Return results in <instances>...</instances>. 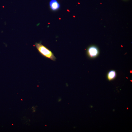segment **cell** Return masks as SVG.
Segmentation results:
<instances>
[{"label": "cell", "mask_w": 132, "mask_h": 132, "mask_svg": "<svg viewBox=\"0 0 132 132\" xmlns=\"http://www.w3.org/2000/svg\"><path fill=\"white\" fill-rule=\"evenodd\" d=\"M35 45L38 52L43 57L55 61L56 58L51 51L42 44L41 42L36 43Z\"/></svg>", "instance_id": "cell-1"}, {"label": "cell", "mask_w": 132, "mask_h": 132, "mask_svg": "<svg viewBox=\"0 0 132 132\" xmlns=\"http://www.w3.org/2000/svg\"><path fill=\"white\" fill-rule=\"evenodd\" d=\"M61 100H62V99L61 98H60L59 99L58 101L59 102H60V101H61Z\"/></svg>", "instance_id": "cell-5"}, {"label": "cell", "mask_w": 132, "mask_h": 132, "mask_svg": "<svg viewBox=\"0 0 132 132\" xmlns=\"http://www.w3.org/2000/svg\"><path fill=\"white\" fill-rule=\"evenodd\" d=\"M116 73L115 71L112 70L110 71L107 75L108 80L109 81L113 80L116 77Z\"/></svg>", "instance_id": "cell-4"}, {"label": "cell", "mask_w": 132, "mask_h": 132, "mask_svg": "<svg viewBox=\"0 0 132 132\" xmlns=\"http://www.w3.org/2000/svg\"><path fill=\"white\" fill-rule=\"evenodd\" d=\"M49 6L53 11H56L60 7V5L56 0H51L49 2Z\"/></svg>", "instance_id": "cell-3"}, {"label": "cell", "mask_w": 132, "mask_h": 132, "mask_svg": "<svg viewBox=\"0 0 132 132\" xmlns=\"http://www.w3.org/2000/svg\"><path fill=\"white\" fill-rule=\"evenodd\" d=\"M87 53L88 56L90 58H93L96 57L99 53L98 48L94 46H91L88 48Z\"/></svg>", "instance_id": "cell-2"}]
</instances>
